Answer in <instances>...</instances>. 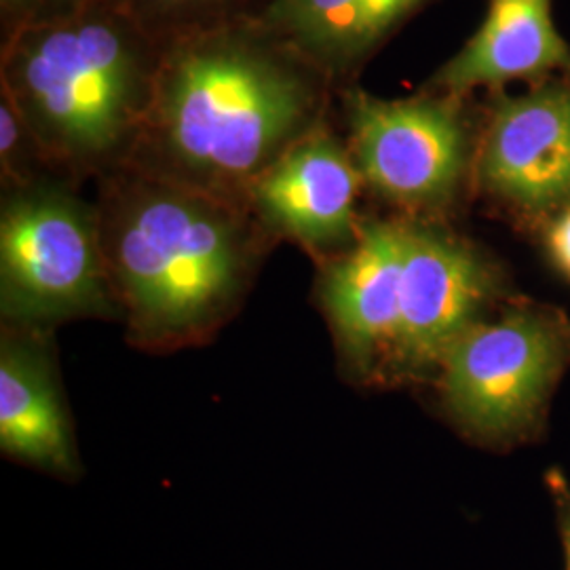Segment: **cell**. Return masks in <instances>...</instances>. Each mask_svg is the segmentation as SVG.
Here are the masks:
<instances>
[{
    "label": "cell",
    "instance_id": "6da1fadb",
    "mask_svg": "<svg viewBox=\"0 0 570 570\" xmlns=\"http://www.w3.org/2000/svg\"><path fill=\"white\" fill-rule=\"evenodd\" d=\"M334 91L258 13L165 42L127 165L247 207L252 184L327 121Z\"/></svg>",
    "mask_w": 570,
    "mask_h": 570
},
{
    "label": "cell",
    "instance_id": "7a4b0ae2",
    "mask_svg": "<svg viewBox=\"0 0 570 570\" xmlns=\"http://www.w3.org/2000/svg\"><path fill=\"white\" fill-rule=\"evenodd\" d=\"M98 184L108 273L146 346L188 343L225 322L277 242L245 205L129 165Z\"/></svg>",
    "mask_w": 570,
    "mask_h": 570
},
{
    "label": "cell",
    "instance_id": "3957f363",
    "mask_svg": "<svg viewBox=\"0 0 570 570\" xmlns=\"http://www.w3.org/2000/svg\"><path fill=\"white\" fill-rule=\"evenodd\" d=\"M164 42L110 0L0 41V91L61 178L127 165L148 117Z\"/></svg>",
    "mask_w": 570,
    "mask_h": 570
},
{
    "label": "cell",
    "instance_id": "277c9868",
    "mask_svg": "<svg viewBox=\"0 0 570 570\" xmlns=\"http://www.w3.org/2000/svg\"><path fill=\"white\" fill-rule=\"evenodd\" d=\"M121 305L104 256L98 204L77 183L47 174L2 188V326L51 332L82 317H119Z\"/></svg>",
    "mask_w": 570,
    "mask_h": 570
},
{
    "label": "cell",
    "instance_id": "5b68a950",
    "mask_svg": "<svg viewBox=\"0 0 570 570\" xmlns=\"http://www.w3.org/2000/svg\"><path fill=\"white\" fill-rule=\"evenodd\" d=\"M569 355V320L513 306L469 327L435 376L456 425L482 440H503L534 423Z\"/></svg>",
    "mask_w": 570,
    "mask_h": 570
},
{
    "label": "cell",
    "instance_id": "8992f818",
    "mask_svg": "<svg viewBox=\"0 0 570 570\" xmlns=\"http://www.w3.org/2000/svg\"><path fill=\"white\" fill-rule=\"evenodd\" d=\"M341 91L346 144L367 188L410 214L452 204L475 161L463 96L435 91L383 100Z\"/></svg>",
    "mask_w": 570,
    "mask_h": 570
},
{
    "label": "cell",
    "instance_id": "52a82bcc",
    "mask_svg": "<svg viewBox=\"0 0 570 570\" xmlns=\"http://www.w3.org/2000/svg\"><path fill=\"white\" fill-rule=\"evenodd\" d=\"M406 220L400 324L381 381L438 374L452 345L482 322L497 289L484 256L442 226Z\"/></svg>",
    "mask_w": 570,
    "mask_h": 570
},
{
    "label": "cell",
    "instance_id": "ba28073f",
    "mask_svg": "<svg viewBox=\"0 0 570 570\" xmlns=\"http://www.w3.org/2000/svg\"><path fill=\"white\" fill-rule=\"evenodd\" d=\"M362 186L348 144L326 121L252 184L247 207L268 235L303 245L322 266L357 242Z\"/></svg>",
    "mask_w": 570,
    "mask_h": 570
},
{
    "label": "cell",
    "instance_id": "9c48e42d",
    "mask_svg": "<svg viewBox=\"0 0 570 570\" xmlns=\"http://www.w3.org/2000/svg\"><path fill=\"white\" fill-rule=\"evenodd\" d=\"M569 77L497 100L475 153V178L487 193L524 212L569 204Z\"/></svg>",
    "mask_w": 570,
    "mask_h": 570
},
{
    "label": "cell",
    "instance_id": "30bf717a",
    "mask_svg": "<svg viewBox=\"0 0 570 570\" xmlns=\"http://www.w3.org/2000/svg\"><path fill=\"white\" fill-rule=\"evenodd\" d=\"M406 220H367L345 254L322 265L320 303L346 372L381 381L400 324Z\"/></svg>",
    "mask_w": 570,
    "mask_h": 570
},
{
    "label": "cell",
    "instance_id": "8fae6325",
    "mask_svg": "<svg viewBox=\"0 0 570 570\" xmlns=\"http://www.w3.org/2000/svg\"><path fill=\"white\" fill-rule=\"evenodd\" d=\"M0 449L58 475L79 469L49 332L2 326Z\"/></svg>",
    "mask_w": 570,
    "mask_h": 570
},
{
    "label": "cell",
    "instance_id": "7c38bea8",
    "mask_svg": "<svg viewBox=\"0 0 570 570\" xmlns=\"http://www.w3.org/2000/svg\"><path fill=\"white\" fill-rule=\"evenodd\" d=\"M570 75V47L553 21V0H489L480 28L431 79V89L468 96L511 82Z\"/></svg>",
    "mask_w": 570,
    "mask_h": 570
},
{
    "label": "cell",
    "instance_id": "4fadbf2b",
    "mask_svg": "<svg viewBox=\"0 0 570 570\" xmlns=\"http://www.w3.org/2000/svg\"><path fill=\"white\" fill-rule=\"evenodd\" d=\"M433 0H265L258 16L338 89Z\"/></svg>",
    "mask_w": 570,
    "mask_h": 570
},
{
    "label": "cell",
    "instance_id": "5bb4252c",
    "mask_svg": "<svg viewBox=\"0 0 570 570\" xmlns=\"http://www.w3.org/2000/svg\"><path fill=\"white\" fill-rule=\"evenodd\" d=\"M159 42L216 28L261 11L265 0H110Z\"/></svg>",
    "mask_w": 570,
    "mask_h": 570
},
{
    "label": "cell",
    "instance_id": "9a60e30c",
    "mask_svg": "<svg viewBox=\"0 0 570 570\" xmlns=\"http://www.w3.org/2000/svg\"><path fill=\"white\" fill-rule=\"evenodd\" d=\"M51 171L41 146L21 119L18 108L0 91V178L2 188L32 183Z\"/></svg>",
    "mask_w": 570,
    "mask_h": 570
},
{
    "label": "cell",
    "instance_id": "2e32d148",
    "mask_svg": "<svg viewBox=\"0 0 570 570\" xmlns=\"http://www.w3.org/2000/svg\"><path fill=\"white\" fill-rule=\"evenodd\" d=\"M89 0H0V41L21 28L75 13Z\"/></svg>",
    "mask_w": 570,
    "mask_h": 570
},
{
    "label": "cell",
    "instance_id": "e0dca14e",
    "mask_svg": "<svg viewBox=\"0 0 570 570\" xmlns=\"http://www.w3.org/2000/svg\"><path fill=\"white\" fill-rule=\"evenodd\" d=\"M548 245L551 261L570 277V207H567L551 225Z\"/></svg>",
    "mask_w": 570,
    "mask_h": 570
},
{
    "label": "cell",
    "instance_id": "ac0fdd59",
    "mask_svg": "<svg viewBox=\"0 0 570 570\" xmlns=\"http://www.w3.org/2000/svg\"><path fill=\"white\" fill-rule=\"evenodd\" d=\"M553 490L558 492L556 503H558V522H560V534H562V546H564V558H567V570H570V492L564 489L560 482H551Z\"/></svg>",
    "mask_w": 570,
    "mask_h": 570
}]
</instances>
